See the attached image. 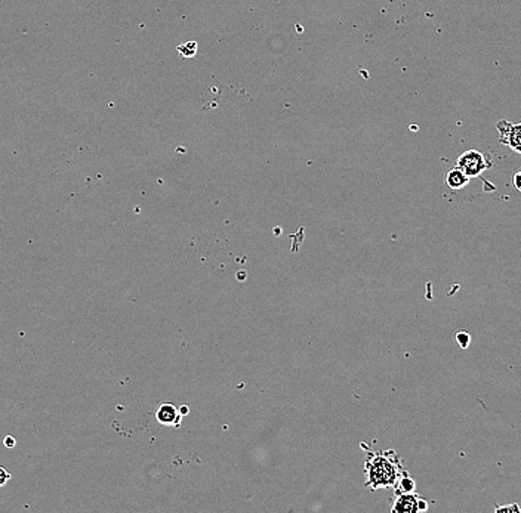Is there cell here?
<instances>
[{
    "label": "cell",
    "instance_id": "cell-8",
    "mask_svg": "<svg viewBox=\"0 0 521 513\" xmlns=\"http://www.w3.org/2000/svg\"><path fill=\"white\" fill-rule=\"evenodd\" d=\"M456 343L459 345L462 349H467L469 346V343H471V336H469V333H467V331L456 333Z\"/></svg>",
    "mask_w": 521,
    "mask_h": 513
},
{
    "label": "cell",
    "instance_id": "cell-6",
    "mask_svg": "<svg viewBox=\"0 0 521 513\" xmlns=\"http://www.w3.org/2000/svg\"><path fill=\"white\" fill-rule=\"evenodd\" d=\"M178 52L184 58H193L197 54V43L194 40L185 42V43H182V45L178 46Z\"/></svg>",
    "mask_w": 521,
    "mask_h": 513
},
{
    "label": "cell",
    "instance_id": "cell-12",
    "mask_svg": "<svg viewBox=\"0 0 521 513\" xmlns=\"http://www.w3.org/2000/svg\"><path fill=\"white\" fill-rule=\"evenodd\" d=\"M15 444H17V442H15V438L13 437H6L5 438V447L6 448H13Z\"/></svg>",
    "mask_w": 521,
    "mask_h": 513
},
{
    "label": "cell",
    "instance_id": "cell-1",
    "mask_svg": "<svg viewBox=\"0 0 521 513\" xmlns=\"http://www.w3.org/2000/svg\"><path fill=\"white\" fill-rule=\"evenodd\" d=\"M366 485L370 490L379 488H397L399 480L407 475L402 460L396 452H377L369 453L366 460Z\"/></svg>",
    "mask_w": 521,
    "mask_h": 513
},
{
    "label": "cell",
    "instance_id": "cell-9",
    "mask_svg": "<svg viewBox=\"0 0 521 513\" xmlns=\"http://www.w3.org/2000/svg\"><path fill=\"white\" fill-rule=\"evenodd\" d=\"M495 512H503V513H521V507L517 503H511V505H503V506H496Z\"/></svg>",
    "mask_w": 521,
    "mask_h": 513
},
{
    "label": "cell",
    "instance_id": "cell-13",
    "mask_svg": "<svg viewBox=\"0 0 521 513\" xmlns=\"http://www.w3.org/2000/svg\"><path fill=\"white\" fill-rule=\"evenodd\" d=\"M188 407L187 406H182V407H180V413L182 414V415H185V414H188Z\"/></svg>",
    "mask_w": 521,
    "mask_h": 513
},
{
    "label": "cell",
    "instance_id": "cell-10",
    "mask_svg": "<svg viewBox=\"0 0 521 513\" xmlns=\"http://www.w3.org/2000/svg\"><path fill=\"white\" fill-rule=\"evenodd\" d=\"M11 478H12L11 473L4 466H0V487L6 485L9 483V480H11Z\"/></svg>",
    "mask_w": 521,
    "mask_h": 513
},
{
    "label": "cell",
    "instance_id": "cell-4",
    "mask_svg": "<svg viewBox=\"0 0 521 513\" xmlns=\"http://www.w3.org/2000/svg\"><path fill=\"white\" fill-rule=\"evenodd\" d=\"M156 419L163 426H173L178 428L182 420V414L180 408L172 403H163L156 410Z\"/></svg>",
    "mask_w": 521,
    "mask_h": 513
},
{
    "label": "cell",
    "instance_id": "cell-5",
    "mask_svg": "<svg viewBox=\"0 0 521 513\" xmlns=\"http://www.w3.org/2000/svg\"><path fill=\"white\" fill-rule=\"evenodd\" d=\"M468 182H469V178L457 166L450 169L449 173L446 175V184L452 189H462L464 187L468 185Z\"/></svg>",
    "mask_w": 521,
    "mask_h": 513
},
{
    "label": "cell",
    "instance_id": "cell-3",
    "mask_svg": "<svg viewBox=\"0 0 521 513\" xmlns=\"http://www.w3.org/2000/svg\"><path fill=\"white\" fill-rule=\"evenodd\" d=\"M488 163L481 153L471 150L464 153L459 158H457V167H459L468 178H476V176L481 175L487 169Z\"/></svg>",
    "mask_w": 521,
    "mask_h": 513
},
{
    "label": "cell",
    "instance_id": "cell-11",
    "mask_svg": "<svg viewBox=\"0 0 521 513\" xmlns=\"http://www.w3.org/2000/svg\"><path fill=\"white\" fill-rule=\"evenodd\" d=\"M513 184H514V188H515L518 192H521V170H520V172H517V173L514 175Z\"/></svg>",
    "mask_w": 521,
    "mask_h": 513
},
{
    "label": "cell",
    "instance_id": "cell-2",
    "mask_svg": "<svg viewBox=\"0 0 521 513\" xmlns=\"http://www.w3.org/2000/svg\"><path fill=\"white\" fill-rule=\"evenodd\" d=\"M430 505L416 493H399L397 499L394 500L391 512L392 513H418L426 512Z\"/></svg>",
    "mask_w": 521,
    "mask_h": 513
},
{
    "label": "cell",
    "instance_id": "cell-7",
    "mask_svg": "<svg viewBox=\"0 0 521 513\" xmlns=\"http://www.w3.org/2000/svg\"><path fill=\"white\" fill-rule=\"evenodd\" d=\"M416 490V484L415 480L407 475H404L400 480H399V485H397V493H415Z\"/></svg>",
    "mask_w": 521,
    "mask_h": 513
}]
</instances>
